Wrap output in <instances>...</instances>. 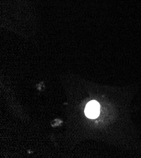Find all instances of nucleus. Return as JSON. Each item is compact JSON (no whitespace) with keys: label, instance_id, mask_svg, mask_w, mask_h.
Returning <instances> with one entry per match:
<instances>
[{"label":"nucleus","instance_id":"f257e3e1","mask_svg":"<svg viewBox=\"0 0 141 158\" xmlns=\"http://www.w3.org/2000/svg\"><path fill=\"white\" fill-rule=\"evenodd\" d=\"M100 112V105L96 101L89 102L85 109V114L89 118H96Z\"/></svg>","mask_w":141,"mask_h":158}]
</instances>
